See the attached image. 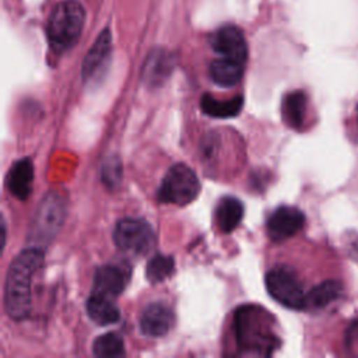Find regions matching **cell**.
<instances>
[{
    "label": "cell",
    "instance_id": "cell-5",
    "mask_svg": "<svg viewBox=\"0 0 358 358\" xmlns=\"http://www.w3.org/2000/svg\"><path fill=\"white\" fill-rule=\"evenodd\" d=\"M267 292L278 303L289 309H305L306 294L296 273L285 266H277L266 274Z\"/></svg>",
    "mask_w": 358,
    "mask_h": 358
},
{
    "label": "cell",
    "instance_id": "cell-15",
    "mask_svg": "<svg viewBox=\"0 0 358 358\" xmlns=\"http://www.w3.org/2000/svg\"><path fill=\"white\" fill-rule=\"evenodd\" d=\"M343 294V284L338 280H326L315 285L305 298V310H320L338 299Z\"/></svg>",
    "mask_w": 358,
    "mask_h": 358
},
{
    "label": "cell",
    "instance_id": "cell-2",
    "mask_svg": "<svg viewBox=\"0 0 358 358\" xmlns=\"http://www.w3.org/2000/svg\"><path fill=\"white\" fill-rule=\"evenodd\" d=\"M85 21L83 6L76 0H66L59 3L48 21L46 34L50 48L62 53L70 49L81 35Z\"/></svg>",
    "mask_w": 358,
    "mask_h": 358
},
{
    "label": "cell",
    "instance_id": "cell-16",
    "mask_svg": "<svg viewBox=\"0 0 358 358\" xmlns=\"http://www.w3.org/2000/svg\"><path fill=\"white\" fill-rule=\"evenodd\" d=\"M87 313L90 319L99 326H108L120 319L119 308L112 298L95 292L87 299Z\"/></svg>",
    "mask_w": 358,
    "mask_h": 358
},
{
    "label": "cell",
    "instance_id": "cell-23",
    "mask_svg": "<svg viewBox=\"0 0 358 358\" xmlns=\"http://www.w3.org/2000/svg\"><path fill=\"white\" fill-rule=\"evenodd\" d=\"M101 176L106 186L116 187L122 179V165L120 161L115 157L106 159L101 168Z\"/></svg>",
    "mask_w": 358,
    "mask_h": 358
},
{
    "label": "cell",
    "instance_id": "cell-12",
    "mask_svg": "<svg viewBox=\"0 0 358 358\" xmlns=\"http://www.w3.org/2000/svg\"><path fill=\"white\" fill-rule=\"evenodd\" d=\"M110 48H112L110 32L109 29H103L84 59V63H83L84 80H91L105 66L110 55Z\"/></svg>",
    "mask_w": 358,
    "mask_h": 358
},
{
    "label": "cell",
    "instance_id": "cell-9",
    "mask_svg": "<svg viewBox=\"0 0 358 358\" xmlns=\"http://www.w3.org/2000/svg\"><path fill=\"white\" fill-rule=\"evenodd\" d=\"M130 280V266L122 263H108L96 268L94 277V292L115 298L123 292Z\"/></svg>",
    "mask_w": 358,
    "mask_h": 358
},
{
    "label": "cell",
    "instance_id": "cell-14",
    "mask_svg": "<svg viewBox=\"0 0 358 358\" xmlns=\"http://www.w3.org/2000/svg\"><path fill=\"white\" fill-rule=\"evenodd\" d=\"M243 218V204L234 196L222 197L215 207V222L221 232L229 234L238 228Z\"/></svg>",
    "mask_w": 358,
    "mask_h": 358
},
{
    "label": "cell",
    "instance_id": "cell-10",
    "mask_svg": "<svg viewBox=\"0 0 358 358\" xmlns=\"http://www.w3.org/2000/svg\"><path fill=\"white\" fill-rule=\"evenodd\" d=\"M211 48L221 57L231 59L245 64L248 46L242 31L234 25H225L217 29L211 36Z\"/></svg>",
    "mask_w": 358,
    "mask_h": 358
},
{
    "label": "cell",
    "instance_id": "cell-13",
    "mask_svg": "<svg viewBox=\"0 0 358 358\" xmlns=\"http://www.w3.org/2000/svg\"><path fill=\"white\" fill-rule=\"evenodd\" d=\"M34 180V166L28 158L17 161L8 172L7 186L10 193L24 201L29 197Z\"/></svg>",
    "mask_w": 358,
    "mask_h": 358
},
{
    "label": "cell",
    "instance_id": "cell-1",
    "mask_svg": "<svg viewBox=\"0 0 358 358\" xmlns=\"http://www.w3.org/2000/svg\"><path fill=\"white\" fill-rule=\"evenodd\" d=\"M43 266V250L31 246L11 262L4 284V308L14 320L25 319L31 312V284L34 274Z\"/></svg>",
    "mask_w": 358,
    "mask_h": 358
},
{
    "label": "cell",
    "instance_id": "cell-24",
    "mask_svg": "<svg viewBox=\"0 0 358 358\" xmlns=\"http://www.w3.org/2000/svg\"><path fill=\"white\" fill-rule=\"evenodd\" d=\"M345 341L350 348H352L354 351H358V320L352 322L351 326L348 327Z\"/></svg>",
    "mask_w": 358,
    "mask_h": 358
},
{
    "label": "cell",
    "instance_id": "cell-25",
    "mask_svg": "<svg viewBox=\"0 0 358 358\" xmlns=\"http://www.w3.org/2000/svg\"><path fill=\"white\" fill-rule=\"evenodd\" d=\"M347 250L351 259L358 262V236L357 235H351L347 241Z\"/></svg>",
    "mask_w": 358,
    "mask_h": 358
},
{
    "label": "cell",
    "instance_id": "cell-7",
    "mask_svg": "<svg viewBox=\"0 0 358 358\" xmlns=\"http://www.w3.org/2000/svg\"><path fill=\"white\" fill-rule=\"evenodd\" d=\"M66 217L64 201L57 193H49L41 203L31 227V236L38 242H49Z\"/></svg>",
    "mask_w": 358,
    "mask_h": 358
},
{
    "label": "cell",
    "instance_id": "cell-17",
    "mask_svg": "<svg viewBox=\"0 0 358 358\" xmlns=\"http://www.w3.org/2000/svg\"><path fill=\"white\" fill-rule=\"evenodd\" d=\"M306 105H308V99L303 91L288 92L282 98V103H281V115L285 124L289 126L291 129L301 130L305 123Z\"/></svg>",
    "mask_w": 358,
    "mask_h": 358
},
{
    "label": "cell",
    "instance_id": "cell-3",
    "mask_svg": "<svg viewBox=\"0 0 358 358\" xmlns=\"http://www.w3.org/2000/svg\"><path fill=\"white\" fill-rule=\"evenodd\" d=\"M260 308L248 305L242 306L235 313V331L236 340L241 348L246 350H263L264 354H270L274 348L275 338L263 327V312Z\"/></svg>",
    "mask_w": 358,
    "mask_h": 358
},
{
    "label": "cell",
    "instance_id": "cell-22",
    "mask_svg": "<svg viewBox=\"0 0 358 358\" xmlns=\"http://www.w3.org/2000/svg\"><path fill=\"white\" fill-rule=\"evenodd\" d=\"M172 69L171 57L166 53L155 52L151 55L144 64V78L152 84H158L161 80H164Z\"/></svg>",
    "mask_w": 358,
    "mask_h": 358
},
{
    "label": "cell",
    "instance_id": "cell-20",
    "mask_svg": "<svg viewBox=\"0 0 358 358\" xmlns=\"http://www.w3.org/2000/svg\"><path fill=\"white\" fill-rule=\"evenodd\" d=\"M92 351L101 358H117L126 354L123 338L117 333H106L95 338Z\"/></svg>",
    "mask_w": 358,
    "mask_h": 358
},
{
    "label": "cell",
    "instance_id": "cell-11",
    "mask_svg": "<svg viewBox=\"0 0 358 358\" xmlns=\"http://www.w3.org/2000/svg\"><path fill=\"white\" fill-rule=\"evenodd\" d=\"M175 316L169 306L162 302H152L145 306L140 317V329L144 336L162 337L173 326Z\"/></svg>",
    "mask_w": 358,
    "mask_h": 358
},
{
    "label": "cell",
    "instance_id": "cell-8",
    "mask_svg": "<svg viewBox=\"0 0 358 358\" xmlns=\"http://www.w3.org/2000/svg\"><path fill=\"white\" fill-rule=\"evenodd\" d=\"M305 225V214L291 206L275 208L266 222L267 235L274 242H282L298 234Z\"/></svg>",
    "mask_w": 358,
    "mask_h": 358
},
{
    "label": "cell",
    "instance_id": "cell-4",
    "mask_svg": "<svg viewBox=\"0 0 358 358\" xmlns=\"http://www.w3.org/2000/svg\"><path fill=\"white\" fill-rule=\"evenodd\" d=\"M199 192L200 182L196 172L186 164H175L162 179L158 199L162 203L186 206L199 196Z\"/></svg>",
    "mask_w": 358,
    "mask_h": 358
},
{
    "label": "cell",
    "instance_id": "cell-19",
    "mask_svg": "<svg viewBox=\"0 0 358 358\" xmlns=\"http://www.w3.org/2000/svg\"><path fill=\"white\" fill-rule=\"evenodd\" d=\"M200 106L203 112L211 117H218V119H227V117H234L236 116L242 106H243V96L236 95L231 99H217L210 94H204L200 101Z\"/></svg>",
    "mask_w": 358,
    "mask_h": 358
},
{
    "label": "cell",
    "instance_id": "cell-6",
    "mask_svg": "<svg viewBox=\"0 0 358 358\" xmlns=\"http://www.w3.org/2000/svg\"><path fill=\"white\" fill-rule=\"evenodd\" d=\"M113 241L123 252L145 255L155 243V234L145 220L129 217L117 221L113 231Z\"/></svg>",
    "mask_w": 358,
    "mask_h": 358
},
{
    "label": "cell",
    "instance_id": "cell-21",
    "mask_svg": "<svg viewBox=\"0 0 358 358\" xmlns=\"http://www.w3.org/2000/svg\"><path fill=\"white\" fill-rule=\"evenodd\" d=\"M175 271V262L171 256L158 253L152 256L145 267V277L150 282L158 284L169 278Z\"/></svg>",
    "mask_w": 358,
    "mask_h": 358
},
{
    "label": "cell",
    "instance_id": "cell-18",
    "mask_svg": "<svg viewBox=\"0 0 358 358\" xmlns=\"http://www.w3.org/2000/svg\"><path fill=\"white\" fill-rule=\"evenodd\" d=\"M208 70L211 80L221 87H234L243 76V64L225 57L213 60Z\"/></svg>",
    "mask_w": 358,
    "mask_h": 358
}]
</instances>
